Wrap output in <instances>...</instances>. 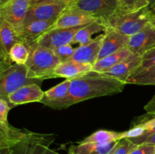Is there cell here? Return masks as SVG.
<instances>
[{"instance_id": "cell-1", "label": "cell", "mask_w": 155, "mask_h": 154, "mask_svg": "<svg viewBox=\"0 0 155 154\" xmlns=\"http://www.w3.org/2000/svg\"><path fill=\"white\" fill-rule=\"evenodd\" d=\"M126 85L125 82L116 79L91 71L71 79L68 95L48 107L57 110L67 109L88 99L120 93Z\"/></svg>"}, {"instance_id": "cell-2", "label": "cell", "mask_w": 155, "mask_h": 154, "mask_svg": "<svg viewBox=\"0 0 155 154\" xmlns=\"http://www.w3.org/2000/svg\"><path fill=\"white\" fill-rule=\"evenodd\" d=\"M28 48L30 54L25 64L28 78L37 79L42 81L46 79L54 78V69L60 63V60L54 51L39 46L36 43Z\"/></svg>"}, {"instance_id": "cell-3", "label": "cell", "mask_w": 155, "mask_h": 154, "mask_svg": "<svg viewBox=\"0 0 155 154\" xmlns=\"http://www.w3.org/2000/svg\"><path fill=\"white\" fill-rule=\"evenodd\" d=\"M152 14L149 6L138 11L128 14L115 13L104 24L121 34L131 36L142 30L150 23Z\"/></svg>"}, {"instance_id": "cell-4", "label": "cell", "mask_w": 155, "mask_h": 154, "mask_svg": "<svg viewBox=\"0 0 155 154\" xmlns=\"http://www.w3.org/2000/svg\"><path fill=\"white\" fill-rule=\"evenodd\" d=\"M42 80L27 76L26 65L12 64L0 74V99L7 101L8 97L20 88L30 84L42 83Z\"/></svg>"}, {"instance_id": "cell-5", "label": "cell", "mask_w": 155, "mask_h": 154, "mask_svg": "<svg viewBox=\"0 0 155 154\" xmlns=\"http://www.w3.org/2000/svg\"><path fill=\"white\" fill-rule=\"evenodd\" d=\"M55 140L53 134H38L27 131V134L12 146V154H59L50 148Z\"/></svg>"}, {"instance_id": "cell-6", "label": "cell", "mask_w": 155, "mask_h": 154, "mask_svg": "<svg viewBox=\"0 0 155 154\" xmlns=\"http://www.w3.org/2000/svg\"><path fill=\"white\" fill-rule=\"evenodd\" d=\"M118 0H70L68 7L77 9L103 24L117 12Z\"/></svg>"}, {"instance_id": "cell-7", "label": "cell", "mask_w": 155, "mask_h": 154, "mask_svg": "<svg viewBox=\"0 0 155 154\" xmlns=\"http://www.w3.org/2000/svg\"><path fill=\"white\" fill-rule=\"evenodd\" d=\"M31 4V0H8L0 8V18L20 31Z\"/></svg>"}, {"instance_id": "cell-8", "label": "cell", "mask_w": 155, "mask_h": 154, "mask_svg": "<svg viewBox=\"0 0 155 154\" xmlns=\"http://www.w3.org/2000/svg\"><path fill=\"white\" fill-rule=\"evenodd\" d=\"M70 0H62L52 3L30 5L23 24L33 21L57 20L63 11L68 7Z\"/></svg>"}, {"instance_id": "cell-9", "label": "cell", "mask_w": 155, "mask_h": 154, "mask_svg": "<svg viewBox=\"0 0 155 154\" xmlns=\"http://www.w3.org/2000/svg\"><path fill=\"white\" fill-rule=\"evenodd\" d=\"M85 26L86 25L71 28H53L45 33L36 43L39 46L51 50L56 49L62 45L72 44L76 33Z\"/></svg>"}, {"instance_id": "cell-10", "label": "cell", "mask_w": 155, "mask_h": 154, "mask_svg": "<svg viewBox=\"0 0 155 154\" xmlns=\"http://www.w3.org/2000/svg\"><path fill=\"white\" fill-rule=\"evenodd\" d=\"M56 20L52 21H33L23 24L18 32L21 42L30 47L39 41L45 33L54 28Z\"/></svg>"}, {"instance_id": "cell-11", "label": "cell", "mask_w": 155, "mask_h": 154, "mask_svg": "<svg viewBox=\"0 0 155 154\" xmlns=\"http://www.w3.org/2000/svg\"><path fill=\"white\" fill-rule=\"evenodd\" d=\"M127 48L133 54L142 56L155 47V28L148 23L142 30L130 36Z\"/></svg>"}, {"instance_id": "cell-12", "label": "cell", "mask_w": 155, "mask_h": 154, "mask_svg": "<svg viewBox=\"0 0 155 154\" xmlns=\"http://www.w3.org/2000/svg\"><path fill=\"white\" fill-rule=\"evenodd\" d=\"M129 39L130 36L121 34L111 28L106 27L98 60L126 48L128 44Z\"/></svg>"}, {"instance_id": "cell-13", "label": "cell", "mask_w": 155, "mask_h": 154, "mask_svg": "<svg viewBox=\"0 0 155 154\" xmlns=\"http://www.w3.org/2000/svg\"><path fill=\"white\" fill-rule=\"evenodd\" d=\"M141 63H142V56L132 53L128 57L114 66L113 67L100 73L116 79L127 84V81L129 77L140 66Z\"/></svg>"}, {"instance_id": "cell-14", "label": "cell", "mask_w": 155, "mask_h": 154, "mask_svg": "<svg viewBox=\"0 0 155 154\" xmlns=\"http://www.w3.org/2000/svg\"><path fill=\"white\" fill-rule=\"evenodd\" d=\"M96 21H98L96 19L81 11L67 7L56 20L54 28H71Z\"/></svg>"}, {"instance_id": "cell-15", "label": "cell", "mask_w": 155, "mask_h": 154, "mask_svg": "<svg viewBox=\"0 0 155 154\" xmlns=\"http://www.w3.org/2000/svg\"><path fill=\"white\" fill-rule=\"evenodd\" d=\"M43 95L44 91L41 89L40 85L34 83L20 88L8 97L7 101L12 108L21 104L40 102Z\"/></svg>"}, {"instance_id": "cell-16", "label": "cell", "mask_w": 155, "mask_h": 154, "mask_svg": "<svg viewBox=\"0 0 155 154\" xmlns=\"http://www.w3.org/2000/svg\"><path fill=\"white\" fill-rule=\"evenodd\" d=\"M103 38L104 34L98 35L88 44L79 45V47L75 48L72 60L93 66L98 60Z\"/></svg>"}, {"instance_id": "cell-17", "label": "cell", "mask_w": 155, "mask_h": 154, "mask_svg": "<svg viewBox=\"0 0 155 154\" xmlns=\"http://www.w3.org/2000/svg\"><path fill=\"white\" fill-rule=\"evenodd\" d=\"M18 42H21L18 32L11 24L0 18V57L11 60L10 50Z\"/></svg>"}, {"instance_id": "cell-18", "label": "cell", "mask_w": 155, "mask_h": 154, "mask_svg": "<svg viewBox=\"0 0 155 154\" xmlns=\"http://www.w3.org/2000/svg\"><path fill=\"white\" fill-rule=\"evenodd\" d=\"M92 71V66L79 63L74 60L60 63L53 73L54 78H64L73 79Z\"/></svg>"}, {"instance_id": "cell-19", "label": "cell", "mask_w": 155, "mask_h": 154, "mask_svg": "<svg viewBox=\"0 0 155 154\" xmlns=\"http://www.w3.org/2000/svg\"><path fill=\"white\" fill-rule=\"evenodd\" d=\"M117 141L108 143H82L71 146L68 154H108Z\"/></svg>"}, {"instance_id": "cell-20", "label": "cell", "mask_w": 155, "mask_h": 154, "mask_svg": "<svg viewBox=\"0 0 155 154\" xmlns=\"http://www.w3.org/2000/svg\"><path fill=\"white\" fill-rule=\"evenodd\" d=\"M131 54V51L129 50L127 47H126L117 52L109 54L97 60L96 63L92 66V71L97 72H104L128 57Z\"/></svg>"}, {"instance_id": "cell-21", "label": "cell", "mask_w": 155, "mask_h": 154, "mask_svg": "<svg viewBox=\"0 0 155 154\" xmlns=\"http://www.w3.org/2000/svg\"><path fill=\"white\" fill-rule=\"evenodd\" d=\"M27 131L14 128L9 124L0 125V148L12 147L18 143Z\"/></svg>"}, {"instance_id": "cell-22", "label": "cell", "mask_w": 155, "mask_h": 154, "mask_svg": "<svg viewBox=\"0 0 155 154\" xmlns=\"http://www.w3.org/2000/svg\"><path fill=\"white\" fill-rule=\"evenodd\" d=\"M71 82V79H65L61 83L44 92L43 98L40 101V103L45 106H48L64 99L69 92Z\"/></svg>"}, {"instance_id": "cell-23", "label": "cell", "mask_w": 155, "mask_h": 154, "mask_svg": "<svg viewBox=\"0 0 155 154\" xmlns=\"http://www.w3.org/2000/svg\"><path fill=\"white\" fill-rule=\"evenodd\" d=\"M105 29V26L102 23L98 21L86 25L77 31L73 39L72 43H79L80 45L88 44L93 39L92 38V35L96 34L101 31L104 32Z\"/></svg>"}, {"instance_id": "cell-24", "label": "cell", "mask_w": 155, "mask_h": 154, "mask_svg": "<svg viewBox=\"0 0 155 154\" xmlns=\"http://www.w3.org/2000/svg\"><path fill=\"white\" fill-rule=\"evenodd\" d=\"M123 138H125V131L117 132L107 130H99L85 138L82 143H108L118 141Z\"/></svg>"}, {"instance_id": "cell-25", "label": "cell", "mask_w": 155, "mask_h": 154, "mask_svg": "<svg viewBox=\"0 0 155 154\" xmlns=\"http://www.w3.org/2000/svg\"><path fill=\"white\" fill-rule=\"evenodd\" d=\"M127 84L155 85V66L141 72L133 73L127 79Z\"/></svg>"}, {"instance_id": "cell-26", "label": "cell", "mask_w": 155, "mask_h": 154, "mask_svg": "<svg viewBox=\"0 0 155 154\" xmlns=\"http://www.w3.org/2000/svg\"><path fill=\"white\" fill-rule=\"evenodd\" d=\"M29 48L23 42H18L15 44L11 48L9 52V57L16 64L25 65L28 59Z\"/></svg>"}, {"instance_id": "cell-27", "label": "cell", "mask_w": 155, "mask_h": 154, "mask_svg": "<svg viewBox=\"0 0 155 154\" xmlns=\"http://www.w3.org/2000/svg\"><path fill=\"white\" fill-rule=\"evenodd\" d=\"M118 3L116 13L119 14L133 13L149 6L148 0H118Z\"/></svg>"}, {"instance_id": "cell-28", "label": "cell", "mask_w": 155, "mask_h": 154, "mask_svg": "<svg viewBox=\"0 0 155 154\" xmlns=\"http://www.w3.org/2000/svg\"><path fill=\"white\" fill-rule=\"evenodd\" d=\"M137 125H139L143 129L144 133L139 137L130 138L132 143H134L136 146L143 143L148 137H151L155 133V116L153 115V117L151 119L142 121L141 123L137 124Z\"/></svg>"}, {"instance_id": "cell-29", "label": "cell", "mask_w": 155, "mask_h": 154, "mask_svg": "<svg viewBox=\"0 0 155 154\" xmlns=\"http://www.w3.org/2000/svg\"><path fill=\"white\" fill-rule=\"evenodd\" d=\"M136 146L129 138H123L117 142L108 154H129Z\"/></svg>"}, {"instance_id": "cell-30", "label": "cell", "mask_w": 155, "mask_h": 154, "mask_svg": "<svg viewBox=\"0 0 155 154\" xmlns=\"http://www.w3.org/2000/svg\"><path fill=\"white\" fill-rule=\"evenodd\" d=\"M53 51H54V54L57 56L58 60H60V63H63V62L72 60V57L74 55L75 48H73L71 44H68V45L58 47Z\"/></svg>"}, {"instance_id": "cell-31", "label": "cell", "mask_w": 155, "mask_h": 154, "mask_svg": "<svg viewBox=\"0 0 155 154\" xmlns=\"http://www.w3.org/2000/svg\"><path fill=\"white\" fill-rule=\"evenodd\" d=\"M155 66V47L150 49L142 56V63L133 73L141 72L151 66Z\"/></svg>"}, {"instance_id": "cell-32", "label": "cell", "mask_w": 155, "mask_h": 154, "mask_svg": "<svg viewBox=\"0 0 155 154\" xmlns=\"http://www.w3.org/2000/svg\"><path fill=\"white\" fill-rule=\"evenodd\" d=\"M129 154H155V145L146 143L137 145Z\"/></svg>"}, {"instance_id": "cell-33", "label": "cell", "mask_w": 155, "mask_h": 154, "mask_svg": "<svg viewBox=\"0 0 155 154\" xmlns=\"http://www.w3.org/2000/svg\"><path fill=\"white\" fill-rule=\"evenodd\" d=\"M12 107L5 100L0 99V125H6L8 122V114Z\"/></svg>"}, {"instance_id": "cell-34", "label": "cell", "mask_w": 155, "mask_h": 154, "mask_svg": "<svg viewBox=\"0 0 155 154\" xmlns=\"http://www.w3.org/2000/svg\"><path fill=\"white\" fill-rule=\"evenodd\" d=\"M144 109H145V110L147 112L148 114L155 116V95L148 101V104L144 107Z\"/></svg>"}, {"instance_id": "cell-35", "label": "cell", "mask_w": 155, "mask_h": 154, "mask_svg": "<svg viewBox=\"0 0 155 154\" xmlns=\"http://www.w3.org/2000/svg\"><path fill=\"white\" fill-rule=\"evenodd\" d=\"M12 65V61L11 60H7L0 57V74L5 70L8 67Z\"/></svg>"}, {"instance_id": "cell-36", "label": "cell", "mask_w": 155, "mask_h": 154, "mask_svg": "<svg viewBox=\"0 0 155 154\" xmlns=\"http://www.w3.org/2000/svg\"><path fill=\"white\" fill-rule=\"evenodd\" d=\"M62 1V0H31L30 5H35L44 4V3H52Z\"/></svg>"}, {"instance_id": "cell-37", "label": "cell", "mask_w": 155, "mask_h": 154, "mask_svg": "<svg viewBox=\"0 0 155 154\" xmlns=\"http://www.w3.org/2000/svg\"><path fill=\"white\" fill-rule=\"evenodd\" d=\"M0 154H12V147L0 148Z\"/></svg>"}, {"instance_id": "cell-38", "label": "cell", "mask_w": 155, "mask_h": 154, "mask_svg": "<svg viewBox=\"0 0 155 154\" xmlns=\"http://www.w3.org/2000/svg\"><path fill=\"white\" fill-rule=\"evenodd\" d=\"M144 143H150V144H154L155 145V133L153 135H151V137H148L146 140H145Z\"/></svg>"}, {"instance_id": "cell-39", "label": "cell", "mask_w": 155, "mask_h": 154, "mask_svg": "<svg viewBox=\"0 0 155 154\" xmlns=\"http://www.w3.org/2000/svg\"><path fill=\"white\" fill-rule=\"evenodd\" d=\"M150 23H151V24L154 26V27L155 28V16H151Z\"/></svg>"}, {"instance_id": "cell-40", "label": "cell", "mask_w": 155, "mask_h": 154, "mask_svg": "<svg viewBox=\"0 0 155 154\" xmlns=\"http://www.w3.org/2000/svg\"><path fill=\"white\" fill-rule=\"evenodd\" d=\"M150 10H151V13L152 16H155V5L151 8H150Z\"/></svg>"}, {"instance_id": "cell-41", "label": "cell", "mask_w": 155, "mask_h": 154, "mask_svg": "<svg viewBox=\"0 0 155 154\" xmlns=\"http://www.w3.org/2000/svg\"><path fill=\"white\" fill-rule=\"evenodd\" d=\"M149 2V8H151L155 5V0H148Z\"/></svg>"}, {"instance_id": "cell-42", "label": "cell", "mask_w": 155, "mask_h": 154, "mask_svg": "<svg viewBox=\"0 0 155 154\" xmlns=\"http://www.w3.org/2000/svg\"><path fill=\"white\" fill-rule=\"evenodd\" d=\"M8 0H0V8L4 5Z\"/></svg>"}]
</instances>
